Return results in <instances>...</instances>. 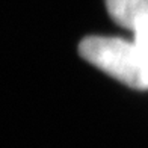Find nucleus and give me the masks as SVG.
Segmentation results:
<instances>
[{
	"instance_id": "nucleus-1",
	"label": "nucleus",
	"mask_w": 148,
	"mask_h": 148,
	"mask_svg": "<svg viewBox=\"0 0 148 148\" xmlns=\"http://www.w3.org/2000/svg\"><path fill=\"white\" fill-rule=\"evenodd\" d=\"M86 62L133 89H148V60L134 41L115 36H88L79 45Z\"/></svg>"
},
{
	"instance_id": "nucleus-2",
	"label": "nucleus",
	"mask_w": 148,
	"mask_h": 148,
	"mask_svg": "<svg viewBox=\"0 0 148 148\" xmlns=\"http://www.w3.org/2000/svg\"><path fill=\"white\" fill-rule=\"evenodd\" d=\"M104 3L113 21L133 33L148 26V0H104Z\"/></svg>"
},
{
	"instance_id": "nucleus-3",
	"label": "nucleus",
	"mask_w": 148,
	"mask_h": 148,
	"mask_svg": "<svg viewBox=\"0 0 148 148\" xmlns=\"http://www.w3.org/2000/svg\"><path fill=\"white\" fill-rule=\"evenodd\" d=\"M142 42H144V45L147 47V50H148V30L144 32V35H142Z\"/></svg>"
}]
</instances>
